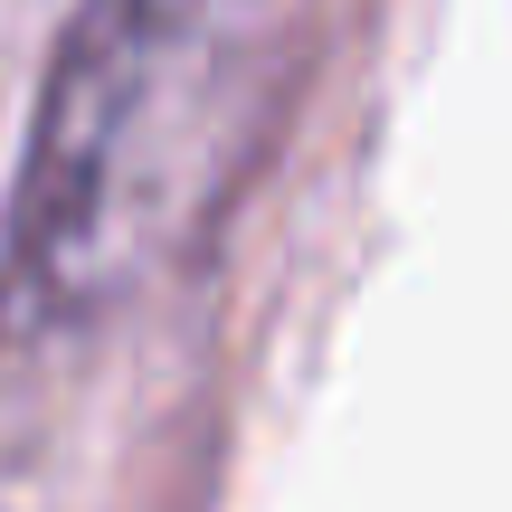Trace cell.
<instances>
[{
	"label": "cell",
	"instance_id": "1",
	"mask_svg": "<svg viewBox=\"0 0 512 512\" xmlns=\"http://www.w3.org/2000/svg\"><path fill=\"white\" fill-rule=\"evenodd\" d=\"M294 76L275 0H76L10 190V304L105 323L238 200Z\"/></svg>",
	"mask_w": 512,
	"mask_h": 512
}]
</instances>
